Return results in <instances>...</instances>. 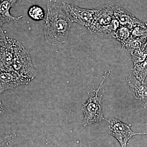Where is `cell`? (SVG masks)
Returning a JSON list of instances; mask_svg holds the SVG:
<instances>
[{"mask_svg": "<svg viewBox=\"0 0 147 147\" xmlns=\"http://www.w3.org/2000/svg\"><path fill=\"white\" fill-rule=\"evenodd\" d=\"M47 7L44 25L45 42L54 46L61 45L67 40L73 23L61 4L49 0Z\"/></svg>", "mask_w": 147, "mask_h": 147, "instance_id": "1", "label": "cell"}, {"mask_svg": "<svg viewBox=\"0 0 147 147\" xmlns=\"http://www.w3.org/2000/svg\"><path fill=\"white\" fill-rule=\"evenodd\" d=\"M13 47V59L11 64L12 70L29 82L36 75L30 56L26 48L20 42L11 39Z\"/></svg>", "mask_w": 147, "mask_h": 147, "instance_id": "2", "label": "cell"}, {"mask_svg": "<svg viewBox=\"0 0 147 147\" xmlns=\"http://www.w3.org/2000/svg\"><path fill=\"white\" fill-rule=\"evenodd\" d=\"M115 5L106 4L94 9L93 20L88 29L91 34L108 38V28L114 17Z\"/></svg>", "mask_w": 147, "mask_h": 147, "instance_id": "3", "label": "cell"}, {"mask_svg": "<svg viewBox=\"0 0 147 147\" xmlns=\"http://www.w3.org/2000/svg\"><path fill=\"white\" fill-rule=\"evenodd\" d=\"M105 78V77L102 80L98 89L94 90V96H91L88 92L89 98L86 103H83L82 110L84 116L83 125L84 126L94 123H98L103 120H106L103 117L102 113V95L98 96V91L103 84Z\"/></svg>", "mask_w": 147, "mask_h": 147, "instance_id": "4", "label": "cell"}, {"mask_svg": "<svg viewBox=\"0 0 147 147\" xmlns=\"http://www.w3.org/2000/svg\"><path fill=\"white\" fill-rule=\"evenodd\" d=\"M106 129L109 134L118 140L121 147H127L129 140L133 136L147 134V132H134L127 124L115 118L108 120Z\"/></svg>", "mask_w": 147, "mask_h": 147, "instance_id": "5", "label": "cell"}, {"mask_svg": "<svg viewBox=\"0 0 147 147\" xmlns=\"http://www.w3.org/2000/svg\"><path fill=\"white\" fill-rule=\"evenodd\" d=\"M61 4L72 23H77L87 29L90 27L93 20L94 9L82 8L65 3Z\"/></svg>", "mask_w": 147, "mask_h": 147, "instance_id": "6", "label": "cell"}, {"mask_svg": "<svg viewBox=\"0 0 147 147\" xmlns=\"http://www.w3.org/2000/svg\"><path fill=\"white\" fill-rule=\"evenodd\" d=\"M29 83L13 70L0 68V95L7 90Z\"/></svg>", "mask_w": 147, "mask_h": 147, "instance_id": "7", "label": "cell"}, {"mask_svg": "<svg viewBox=\"0 0 147 147\" xmlns=\"http://www.w3.org/2000/svg\"><path fill=\"white\" fill-rule=\"evenodd\" d=\"M132 95L142 107L147 108V85L143 84L136 78L133 74L126 78Z\"/></svg>", "mask_w": 147, "mask_h": 147, "instance_id": "8", "label": "cell"}, {"mask_svg": "<svg viewBox=\"0 0 147 147\" xmlns=\"http://www.w3.org/2000/svg\"><path fill=\"white\" fill-rule=\"evenodd\" d=\"M114 17L117 19L121 26L127 27L131 30L144 23L126 9L119 6L115 5Z\"/></svg>", "mask_w": 147, "mask_h": 147, "instance_id": "9", "label": "cell"}, {"mask_svg": "<svg viewBox=\"0 0 147 147\" xmlns=\"http://www.w3.org/2000/svg\"><path fill=\"white\" fill-rule=\"evenodd\" d=\"M18 0H2L0 3V24L10 21H17L23 18V16L15 17L11 14L10 10Z\"/></svg>", "mask_w": 147, "mask_h": 147, "instance_id": "10", "label": "cell"}, {"mask_svg": "<svg viewBox=\"0 0 147 147\" xmlns=\"http://www.w3.org/2000/svg\"><path fill=\"white\" fill-rule=\"evenodd\" d=\"M7 44L0 49V68L12 70L11 64L13 59V47L11 39L7 38Z\"/></svg>", "mask_w": 147, "mask_h": 147, "instance_id": "11", "label": "cell"}, {"mask_svg": "<svg viewBox=\"0 0 147 147\" xmlns=\"http://www.w3.org/2000/svg\"><path fill=\"white\" fill-rule=\"evenodd\" d=\"M147 39V38H134L131 36L128 39L121 42L122 48L131 55L136 50L144 49Z\"/></svg>", "mask_w": 147, "mask_h": 147, "instance_id": "12", "label": "cell"}, {"mask_svg": "<svg viewBox=\"0 0 147 147\" xmlns=\"http://www.w3.org/2000/svg\"><path fill=\"white\" fill-rule=\"evenodd\" d=\"M133 71V74L138 80L143 84L146 83L145 80L147 76V59L134 65Z\"/></svg>", "mask_w": 147, "mask_h": 147, "instance_id": "13", "label": "cell"}, {"mask_svg": "<svg viewBox=\"0 0 147 147\" xmlns=\"http://www.w3.org/2000/svg\"><path fill=\"white\" fill-rule=\"evenodd\" d=\"M28 14L30 18L35 21L44 20L45 17V11L42 7L38 5L30 7L28 11Z\"/></svg>", "mask_w": 147, "mask_h": 147, "instance_id": "14", "label": "cell"}, {"mask_svg": "<svg viewBox=\"0 0 147 147\" xmlns=\"http://www.w3.org/2000/svg\"><path fill=\"white\" fill-rule=\"evenodd\" d=\"M131 29L127 27L120 26L115 34V39L120 42L128 39L131 36Z\"/></svg>", "mask_w": 147, "mask_h": 147, "instance_id": "15", "label": "cell"}, {"mask_svg": "<svg viewBox=\"0 0 147 147\" xmlns=\"http://www.w3.org/2000/svg\"><path fill=\"white\" fill-rule=\"evenodd\" d=\"M16 138L15 133L7 134L0 131V147H13Z\"/></svg>", "mask_w": 147, "mask_h": 147, "instance_id": "16", "label": "cell"}, {"mask_svg": "<svg viewBox=\"0 0 147 147\" xmlns=\"http://www.w3.org/2000/svg\"><path fill=\"white\" fill-rule=\"evenodd\" d=\"M131 36L139 38H147V24L143 23L131 30Z\"/></svg>", "mask_w": 147, "mask_h": 147, "instance_id": "17", "label": "cell"}, {"mask_svg": "<svg viewBox=\"0 0 147 147\" xmlns=\"http://www.w3.org/2000/svg\"><path fill=\"white\" fill-rule=\"evenodd\" d=\"M131 55L132 61L134 65L144 61L147 59V55L144 50V49L136 50Z\"/></svg>", "mask_w": 147, "mask_h": 147, "instance_id": "18", "label": "cell"}, {"mask_svg": "<svg viewBox=\"0 0 147 147\" xmlns=\"http://www.w3.org/2000/svg\"><path fill=\"white\" fill-rule=\"evenodd\" d=\"M2 26L0 24V49L5 47L7 44V38L2 29Z\"/></svg>", "mask_w": 147, "mask_h": 147, "instance_id": "19", "label": "cell"}, {"mask_svg": "<svg viewBox=\"0 0 147 147\" xmlns=\"http://www.w3.org/2000/svg\"><path fill=\"white\" fill-rule=\"evenodd\" d=\"M5 108L3 105L1 100L0 99V116L4 112Z\"/></svg>", "mask_w": 147, "mask_h": 147, "instance_id": "20", "label": "cell"}, {"mask_svg": "<svg viewBox=\"0 0 147 147\" xmlns=\"http://www.w3.org/2000/svg\"><path fill=\"white\" fill-rule=\"evenodd\" d=\"M144 50L147 55V39L146 43H145L144 46Z\"/></svg>", "mask_w": 147, "mask_h": 147, "instance_id": "21", "label": "cell"}, {"mask_svg": "<svg viewBox=\"0 0 147 147\" xmlns=\"http://www.w3.org/2000/svg\"><path fill=\"white\" fill-rule=\"evenodd\" d=\"M2 0H0V3H1V1Z\"/></svg>", "mask_w": 147, "mask_h": 147, "instance_id": "22", "label": "cell"}, {"mask_svg": "<svg viewBox=\"0 0 147 147\" xmlns=\"http://www.w3.org/2000/svg\"></svg>", "mask_w": 147, "mask_h": 147, "instance_id": "23", "label": "cell"}]
</instances>
